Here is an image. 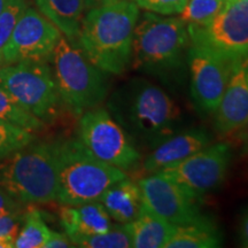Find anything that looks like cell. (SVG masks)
Returning <instances> with one entry per match:
<instances>
[{
	"mask_svg": "<svg viewBox=\"0 0 248 248\" xmlns=\"http://www.w3.org/2000/svg\"><path fill=\"white\" fill-rule=\"evenodd\" d=\"M108 108L130 137L151 148L177 132L182 121L175 100L147 79L136 78L121 86Z\"/></svg>",
	"mask_w": 248,
	"mask_h": 248,
	"instance_id": "obj_1",
	"label": "cell"
},
{
	"mask_svg": "<svg viewBox=\"0 0 248 248\" xmlns=\"http://www.w3.org/2000/svg\"><path fill=\"white\" fill-rule=\"evenodd\" d=\"M139 7L131 0H117L90 8L77 42L93 64L105 74L121 75L132 59V40Z\"/></svg>",
	"mask_w": 248,
	"mask_h": 248,
	"instance_id": "obj_2",
	"label": "cell"
},
{
	"mask_svg": "<svg viewBox=\"0 0 248 248\" xmlns=\"http://www.w3.org/2000/svg\"><path fill=\"white\" fill-rule=\"evenodd\" d=\"M59 185L57 200L66 206L97 201L128 173L93 155L77 139L57 141Z\"/></svg>",
	"mask_w": 248,
	"mask_h": 248,
	"instance_id": "obj_3",
	"label": "cell"
},
{
	"mask_svg": "<svg viewBox=\"0 0 248 248\" xmlns=\"http://www.w3.org/2000/svg\"><path fill=\"white\" fill-rule=\"evenodd\" d=\"M188 44L187 24L181 17H162L148 12L136 24L132 66L151 75L170 77L183 68Z\"/></svg>",
	"mask_w": 248,
	"mask_h": 248,
	"instance_id": "obj_4",
	"label": "cell"
},
{
	"mask_svg": "<svg viewBox=\"0 0 248 248\" xmlns=\"http://www.w3.org/2000/svg\"><path fill=\"white\" fill-rule=\"evenodd\" d=\"M57 141L28 145L0 162V187L27 203L57 200Z\"/></svg>",
	"mask_w": 248,
	"mask_h": 248,
	"instance_id": "obj_5",
	"label": "cell"
},
{
	"mask_svg": "<svg viewBox=\"0 0 248 248\" xmlns=\"http://www.w3.org/2000/svg\"><path fill=\"white\" fill-rule=\"evenodd\" d=\"M61 102L75 115L97 108L107 95L104 71L92 63L78 44L62 35L51 58Z\"/></svg>",
	"mask_w": 248,
	"mask_h": 248,
	"instance_id": "obj_6",
	"label": "cell"
},
{
	"mask_svg": "<svg viewBox=\"0 0 248 248\" xmlns=\"http://www.w3.org/2000/svg\"><path fill=\"white\" fill-rule=\"evenodd\" d=\"M190 46L234 62L248 54V0H224L206 26H187Z\"/></svg>",
	"mask_w": 248,
	"mask_h": 248,
	"instance_id": "obj_7",
	"label": "cell"
},
{
	"mask_svg": "<svg viewBox=\"0 0 248 248\" xmlns=\"http://www.w3.org/2000/svg\"><path fill=\"white\" fill-rule=\"evenodd\" d=\"M0 86L45 123L55 116L61 102L53 70L46 61L28 60L1 66Z\"/></svg>",
	"mask_w": 248,
	"mask_h": 248,
	"instance_id": "obj_8",
	"label": "cell"
},
{
	"mask_svg": "<svg viewBox=\"0 0 248 248\" xmlns=\"http://www.w3.org/2000/svg\"><path fill=\"white\" fill-rule=\"evenodd\" d=\"M78 140L98 159L125 172L140 163L141 155L132 138L105 108H93L80 115Z\"/></svg>",
	"mask_w": 248,
	"mask_h": 248,
	"instance_id": "obj_9",
	"label": "cell"
},
{
	"mask_svg": "<svg viewBox=\"0 0 248 248\" xmlns=\"http://www.w3.org/2000/svg\"><path fill=\"white\" fill-rule=\"evenodd\" d=\"M231 156V148L228 144L208 145L159 172L175 181L195 199H200L223 184Z\"/></svg>",
	"mask_w": 248,
	"mask_h": 248,
	"instance_id": "obj_10",
	"label": "cell"
},
{
	"mask_svg": "<svg viewBox=\"0 0 248 248\" xmlns=\"http://www.w3.org/2000/svg\"><path fill=\"white\" fill-rule=\"evenodd\" d=\"M61 36V31L44 14L27 7L5 46L2 66L28 60L51 61Z\"/></svg>",
	"mask_w": 248,
	"mask_h": 248,
	"instance_id": "obj_11",
	"label": "cell"
},
{
	"mask_svg": "<svg viewBox=\"0 0 248 248\" xmlns=\"http://www.w3.org/2000/svg\"><path fill=\"white\" fill-rule=\"evenodd\" d=\"M145 208L175 225L188 224L203 218L195 198L175 181L155 172L138 181Z\"/></svg>",
	"mask_w": 248,
	"mask_h": 248,
	"instance_id": "obj_12",
	"label": "cell"
},
{
	"mask_svg": "<svg viewBox=\"0 0 248 248\" xmlns=\"http://www.w3.org/2000/svg\"><path fill=\"white\" fill-rule=\"evenodd\" d=\"M187 62L194 106L201 113L214 114L225 91L233 62L221 60L191 46Z\"/></svg>",
	"mask_w": 248,
	"mask_h": 248,
	"instance_id": "obj_13",
	"label": "cell"
},
{
	"mask_svg": "<svg viewBox=\"0 0 248 248\" xmlns=\"http://www.w3.org/2000/svg\"><path fill=\"white\" fill-rule=\"evenodd\" d=\"M214 114V125L221 136L233 135L248 120V54L233 62L225 91Z\"/></svg>",
	"mask_w": 248,
	"mask_h": 248,
	"instance_id": "obj_14",
	"label": "cell"
},
{
	"mask_svg": "<svg viewBox=\"0 0 248 248\" xmlns=\"http://www.w3.org/2000/svg\"><path fill=\"white\" fill-rule=\"evenodd\" d=\"M210 145V136L203 129H188L175 132L156 145L142 163L146 175L159 172L166 167L181 162Z\"/></svg>",
	"mask_w": 248,
	"mask_h": 248,
	"instance_id": "obj_15",
	"label": "cell"
},
{
	"mask_svg": "<svg viewBox=\"0 0 248 248\" xmlns=\"http://www.w3.org/2000/svg\"><path fill=\"white\" fill-rule=\"evenodd\" d=\"M59 218L67 235L99 234L113 226L110 216L99 200L77 206L62 204Z\"/></svg>",
	"mask_w": 248,
	"mask_h": 248,
	"instance_id": "obj_16",
	"label": "cell"
},
{
	"mask_svg": "<svg viewBox=\"0 0 248 248\" xmlns=\"http://www.w3.org/2000/svg\"><path fill=\"white\" fill-rule=\"evenodd\" d=\"M99 201L107 210L108 215L120 224L133 221L140 214L144 203L138 183L129 177L111 185Z\"/></svg>",
	"mask_w": 248,
	"mask_h": 248,
	"instance_id": "obj_17",
	"label": "cell"
},
{
	"mask_svg": "<svg viewBox=\"0 0 248 248\" xmlns=\"http://www.w3.org/2000/svg\"><path fill=\"white\" fill-rule=\"evenodd\" d=\"M173 226L175 224L155 215L145 207H142L137 218L125 224L131 246L135 248H164Z\"/></svg>",
	"mask_w": 248,
	"mask_h": 248,
	"instance_id": "obj_18",
	"label": "cell"
},
{
	"mask_svg": "<svg viewBox=\"0 0 248 248\" xmlns=\"http://www.w3.org/2000/svg\"><path fill=\"white\" fill-rule=\"evenodd\" d=\"M36 4L62 35L71 42L77 40L85 16V0H36Z\"/></svg>",
	"mask_w": 248,
	"mask_h": 248,
	"instance_id": "obj_19",
	"label": "cell"
},
{
	"mask_svg": "<svg viewBox=\"0 0 248 248\" xmlns=\"http://www.w3.org/2000/svg\"><path fill=\"white\" fill-rule=\"evenodd\" d=\"M222 246L218 228L207 218L173 226V231L164 248H214Z\"/></svg>",
	"mask_w": 248,
	"mask_h": 248,
	"instance_id": "obj_20",
	"label": "cell"
},
{
	"mask_svg": "<svg viewBox=\"0 0 248 248\" xmlns=\"http://www.w3.org/2000/svg\"><path fill=\"white\" fill-rule=\"evenodd\" d=\"M51 229L44 221L42 213L36 209H30L24 213V219L15 239L16 248H44L47 241Z\"/></svg>",
	"mask_w": 248,
	"mask_h": 248,
	"instance_id": "obj_21",
	"label": "cell"
},
{
	"mask_svg": "<svg viewBox=\"0 0 248 248\" xmlns=\"http://www.w3.org/2000/svg\"><path fill=\"white\" fill-rule=\"evenodd\" d=\"M0 120H4L31 132L38 131L45 125L44 121L32 115L30 111L21 106L1 86H0Z\"/></svg>",
	"mask_w": 248,
	"mask_h": 248,
	"instance_id": "obj_22",
	"label": "cell"
},
{
	"mask_svg": "<svg viewBox=\"0 0 248 248\" xmlns=\"http://www.w3.org/2000/svg\"><path fill=\"white\" fill-rule=\"evenodd\" d=\"M74 246L83 248H129L131 246V239L126 230L125 224L113 225L109 230L104 233L82 235H68Z\"/></svg>",
	"mask_w": 248,
	"mask_h": 248,
	"instance_id": "obj_23",
	"label": "cell"
},
{
	"mask_svg": "<svg viewBox=\"0 0 248 248\" xmlns=\"http://www.w3.org/2000/svg\"><path fill=\"white\" fill-rule=\"evenodd\" d=\"M223 2L224 0H187L179 17L187 26H206L218 13Z\"/></svg>",
	"mask_w": 248,
	"mask_h": 248,
	"instance_id": "obj_24",
	"label": "cell"
},
{
	"mask_svg": "<svg viewBox=\"0 0 248 248\" xmlns=\"http://www.w3.org/2000/svg\"><path fill=\"white\" fill-rule=\"evenodd\" d=\"M32 132L0 120V161L33 141Z\"/></svg>",
	"mask_w": 248,
	"mask_h": 248,
	"instance_id": "obj_25",
	"label": "cell"
},
{
	"mask_svg": "<svg viewBox=\"0 0 248 248\" xmlns=\"http://www.w3.org/2000/svg\"><path fill=\"white\" fill-rule=\"evenodd\" d=\"M28 7L26 0H7L6 6L0 14V67L2 66V53L16 22L24 9Z\"/></svg>",
	"mask_w": 248,
	"mask_h": 248,
	"instance_id": "obj_26",
	"label": "cell"
},
{
	"mask_svg": "<svg viewBox=\"0 0 248 248\" xmlns=\"http://www.w3.org/2000/svg\"><path fill=\"white\" fill-rule=\"evenodd\" d=\"M139 8L160 15L179 14L187 0H133Z\"/></svg>",
	"mask_w": 248,
	"mask_h": 248,
	"instance_id": "obj_27",
	"label": "cell"
},
{
	"mask_svg": "<svg viewBox=\"0 0 248 248\" xmlns=\"http://www.w3.org/2000/svg\"><path fill=\"white\" fill-rule=\"evenodd\" d=\"M24 219V212L6 214L0 216V235L16 238Z\"/></svg>",
	"mask_w": 248,
	"mask_h": 248,
	"instance_id": "obj_28",
	"label": "cell"
},
{
	"mask_svg": "<svg viewBox=\"0 0 248 248\" xmlns=\"http://www.w3.org/2000/svg\"><path fill=\"white\" fill-rule=\"evenodd\" d=\"M24 210V203L0 187V216L6 214L21 213Z\"/></svg>",
	"mask_w": 248,
	"mask_h": 248,
	"instance_id": "obj_29",
	"label": "cell"
},
{
	"mask_svg": "<svg viewBox=\"0 0 248 248\" xmlns=\"http://www.w3.org/2000/svg\"><path fill=\"white\" fill-rule=\"evenodd\" d=\"M73 246L74 244L71 243L67 233H60V232L51 230V234H49L44 248H68Z\"/></svg>",
	"mask_w": 248,
	"mask_h": 248,
	"instance_id": "obj_30",
	"label": "cell"
},
{
	"mask_svg": "<svg viewBox=\"0 0 248 248\" xmlns=\"http://www.w3.org/2000/svg\"><path fill=\"white\" fill-rule=\"evenodd\" d=\"M238 234H239V243L241 247L248 248V208L244 210L243 215L240 217Z\"/></svg>",
	"mask_w": 248,
	"mask_h": 248,
	"instance_id": "obj_31",
	"label": "cell"
},
{
	"mask_svg": "<svg viewBox=\"0 0 248 248\" xmlns=\"http://www.w3.org/2000/svg\"><path fill=\"white\" fill-rule=\"evenodd\" d=\"M233 135L235 136L238 144L240 145L241 151H243L244 153L248 154V120L238 131H235L233 133Z\"/></svg>",
	"mask_w": 248,
	"mask_h": 248,
	"instance_id": "obj_32",
	"label": "cell"
},
{
	"mask_svg": "<svg viewBox=\"0 0 248 248\" xmlns=\"http://www.w3.org/2000/svg\"><path fill=\"white\" fill-rule=\"evenodd\" d=\"M16 238L11 235H0V248H13L15 247Z\"/></svg>",
	"mask_w": 248,
	"mask_h": 248,
	"instance_id": "obj_33",
	"label": "cell"
},
{
	"mask_svg": "<svg viewBox=\"0 0 248 248\" xmlns=\"http://www.w3.org/2000/svg\"><path fill=\"white\" fill-rule=\"evenodd\" d=\"M113 1H117V0H85V5L88 8H94Z\"/></svg>",
	"mask_w": 248,
	"mask_h": 248,
	"instance_id": "obj_34",
	"label": "cell"
},
{
	"mask_svg": "<svg viewBox=\"0 0 248 248\" xmlns=\"http://www.w3.org/2000/svg\"><path fill=\"white\" fill-rule=\"evenodd\" d=\"M6 2H7V0H0V14H1L2 11H4Z\"/></svg>",
	"mask_w": 248,
	"mask_h": 248,
	"instance_id": "obj_35",
	"label": "cell"
}]
</instances>
